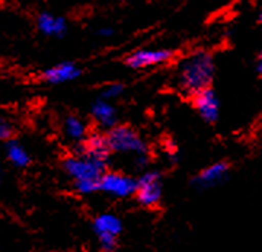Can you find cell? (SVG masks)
I'll list each match as a JSON object with an SVG mask.
<instances>
[{
    "label": "cell",
    "instance_id": "obj_1",
    "mask_svg": "<svg viewBox=\"0 0 262 252\" xmlns=\"http://www.w3.org/2000/svg\"><path fill=\"white\" fill-rule=\"evenodd\" d=\"M214 72L215 63L213 54L206 50H198L179 63L175 83L178 91L192 98L198 92L211 86Z\"/></svg>",
    "mask_w": 262,
    "mask_h": 252
},
{
    "label": "cell",
    "instance_id": "obj_2",
    "mask_svg": "<svg viewBox=\"0 0 262 252\" xmlns=\"http://www.w3.org/2000/svg\"><path fill=\"white\" fill-rule=\"evenodd\" d=\"M105 134L113 153H133L136 156L150 155L149 144L130 125L117 124Z\"/></svg>",
    "mask_w": 262,
    "mask_h": 252
},
{
    "label": "cell",
    "instance_id": "obj_3",
    "mask_svg": "<svg viewBox=\"0 0 262 252\" xmlns=\"http://www.w3.org/2000/svg\"><path fill=\"white\" fill-rule=\"evenodd\" d=\"M61 168L73 181L101 179V177L108 171V162L73 152L63 158Z\"/></svg>",
    "mask_w": 262,
    "mask_h": 252
},
{
    "label": "cell",
    "instance_id": "obj_4",
    "mask_svg": "<svg viewBox=\"0 0 262 252\" xmlns=\"http://www.w3.org/2000/svg\"><path fill=\"white\" fill-rule=\"evenodd\" d=\"M175 51L170 48H139L125 57L124 63L128 69L143 70L160 65H166L175 58Z\"/></svg>",
    "mask_w": 262,
    "mask_h": 252
},
{
    "label": "cell",
    "instance_id": "obj_5",
    "mask_svg": "<svg viewBox=\"0 0 262 252\" xmlns=\"http://www.w3.org/2000/svg\"><path fill=\"white\" fill-rule=\"evenodd\" d=\"M137 184L136 200L143 207L155 208L160 204L162 200V175L158 171H147L141 175Z\"/></svg>",
    "mask_w": 262,
    "mask_h": 252
},
{
    "label": "cell",
    "instance_id": "obj_6",
    "mask_svg": "<svg viewBox=\"0 0 262 252\" xmlns=\"http://www.w3.org/2000/svg\"><path fill=\"white\" fill-rule=\"evenodd\" d=\"M137 184L139 181L136 178L108 169L99 179V191L118 198H124L136 194Z\"/></svg>",
    "mask_w": 262,
    "mask_h": 252
},
{
    "label": "cell",
    "instance_id": "obj_7",
    "mask_svg": "<svg viewBox=\"0 0 262 252\" xmlns=\"http://www.w3.org/2000/svg\"><path fill=\"white\" fill-rule=\"evenodd\" d=\"M192 105L198 112V115L207 122V124H214L220 117V99L215 94V91L210 86L204 91L198 92L191 98Z\"/></svg>",
    "mask_w": 262,
    "mask_h": 252
},
{
    "label": "cell",
    "instance_id": "obj_8",
    "mask_svg": "<svg viewBox=\"0 0 262 252\" xmlns=\"http://www.w3.org/2000/svg\"><path fill=\"white\" fill-rule=\"evenodd\" d=\"M37 29L46 37L50 38H64L69 32V24L67 19L61 15H56L53 12L42 10L39 12L35 18Z\"/></svg>",
    "mask_w": 262,
    "mask_h": 252
},
{
    "label": "cell",
    "instance_id": "obj_9",
    "mask_svg": "<svg viewBox=\"0 0 262 252\" xmlns=\"http://www.w3.org/2000/svg\"><path fill=\"white\" fill-rule=\"evenodd\" d=\"M76 153H83L91 158L103 160L110 163V158L113 150L110 148V143L106 139V134L102 133H91L82 143L77 144V149H75Z\"/></svg>",
    "mask_w": 262,
    "mask_h": 252
},
{
    "label": "cell",
    "instance_id": "obj_10",
    "mask_svg": "<svg viewBox=\"0 0 262 252\" xmlns=\"http://www.w3.org/2000/svg\"><path fill=\"white\" fill-rule=\"evenodd\" d=\"M82 75V69L75 61H60L57 65L46 69L39 79L48 85H63L76 80Z\"/></svg>",
    "mask_w": 262,
    "mask_h": 252
},
{
    "label": "cell",
    "instance_id": "obj_11",
    "mask_svg": "<svg viewBox=\"0 0 262 252\" xmlns=\"http://www.w3.org/2000/svg\"><path fill=\"white\" fill-rule=\"evenodd\" d=\"M229 171H230V163L227 160L214 162V163L208 165L207 168L201 169L192 182L198 187H211V185L220 184L222 181H225L226 177L229 175Z\"/></svg>",
    "mask_w": 262,
    "mask_h": 252
},
{
    "label": "cell",
    "instance_id": "obj_12",
    "mask_svg": "<svg viewBox=\"0 0 262 252\" xmlns=\"http://www.w3.org/2000/svg\"><path fill=\"white\" fill-rule=\"evenodd\" d=\"M91 115H92L94 121L96 122V125L106 131L115 127L117 121H118L115 107L108 99H103V98H99L92 103Z\"/></svg>",
    "mask_w": 262,
    "mask_h": 252
},
{
    "label": "cell",
    "instance_id": "obj_13",
    "mask_svg": "<svg viewBox=\"0 0 262 252\" xmlns=\"http://www.w3.org/2000/svg\"><path fill=\"white\" fill-rule=\"evenodd\" d=\"M63 133H64L66 139L73 141L76 144L82 143L88 137V127L86 122L77 117L75 114H69L63 121Z\"/></svg>",
    "mask_w": 262,
    "mask_h": 252
},
{
    "label": "cell",
    "instance_id": "obj_14",
    "mask_svg": "<svg viewBox=\"0 0 262 252\" xmlns=\"http://www.w3.org/2000/svg\"><path fill=\"white\" fill-rule=\"evenodd\" d=\"M5 153H6V159L16 168H27L31 163L28 150L13 139L5 141Z\"/></svg>",
    "mask_w": 262,
    "mask_h": 252
},
{
    "label": "cell",
    "instance_id": "obj_15",
    "mask_svg": "<svg viewBox=\"0 0 262 252\" xmlns=\"http://www.w3.org/2000/svg\"><path fill=\"white\" fill-rule=\"evenodd\" d=\"M94 229L96 235L111 234L118 235L121 234L122 224L121 220L114 215H101L94 220Z\"/></svg>",
    "mask_w": 262,
    "mask_h": 252
},
{
    "label": "cell",
    "instance_id": "obj_16",
    "mask_svg": "<svg viewBox=\"0 0 262 252\" xmlns=\"http://www.w3.org/2000/svg\"><path fill=\"white\" fill-rule=\"evenodd\" d=\"M73 188L79 194H94L99 191V179H80L73 181Z\"/></svg>",
    "mask_w": 262,
    "mask_h": 252
},
{
    "label": "cell",
    "instance_id": "obj_17",
    "mask_svg": "<svg viewBox=\"0 0 262 252\" xmlns=\"http://www.w3.org/2000/svg\"><path fill=\"white\" fill-rule=\"evenodd\" d=\"M124 85L120 83V82H113V83L105 85L101 91V98L103 99H117L118 96H121L122 92H124Z\"/></svg>",
    "mask_w": 262,
    "mask_h": 252
},
{
    "label": "cell",
    "instance_id": "obj_18",
    "mask_svg": "<svg viewBox=\"0 0 262 252\" xmlns=\"http://www.w3.org/2000/svg\"><path fill=\"white\" fill-rule=\"evenodd\" d=\"M117 238H118L117 235H111V234L98 235L101 252H115L117 246H118V241H117Z\"/></svg>",
    "mask_w": 262,
    "mask_h": 252
},
{
    "label": "cell",
    "instance_id": "obj_19",
    "mask_svg": "<svg viewBox=\"0 0 262 252\" xmlns=\"http://www.w3.org/2000/svg\"><path fill=\"white\" fill-rule=\"evenodd\" d=\"M13 133H15V127H13L12 121L6 120L5 117H2V120H0V139L3 141L12 140Z\"/></svg>",
    "mask_w": 262,
    "mask_h": 252
},
{
    "label": "cell",
    "instance_id": "obj_20",
    "mask_svg": "<svg viewBox=\"0 0 262 252\" xmlns=\"http://www.w3.org/2000/svg\"><path fill=\"white\" fill-rule=\"evenodd\" d=\"M165 152H166V156H168L170 162H178L179 150L173 143H168L166 148H165Z\"/></svg>",
    "mask_w": 262,
    "mask_h": 252
},
{
    "label": "cell",
    "instance_id": "obj_21",
    "mask_svg": "<svg viewBox=\"0 0 262 252\" xmlns=\"http://www.w3.org/2000/svg\"><path fill=\"white\" fill-rule=\"evenodd\" d=\"M115 34V29L113 27H101L96 29V35L101 38H111Z\"/></svg>",
    "mask_w": 262,
    "mask_h": 252
},
{
    "label": "cell",
    "instance_id": "obj_22",
    "mask_svg": "<svg viewBox=\"0 0 262 252\" xmlns=\"http://www.w3.org/2000/svg\"><path fill=\"white\" fill-rule=\"evenodd\" d=\"M255 70L262 77V48L259 50V53L256 56V60H255Z\"/></svg>",
    "mask_w": 262,
    "mask_h": 252
},
{
    "label": "cell",
    "instance_id": "obj_23",
    "mask_svg": "<svg viewBox=\"0 0 262 252\" xmlns=\"http://www.w3.org/2000/svg\"><path fill=\"white\" fill-rule=\"evenodd\" d=\"M256 19H258V22H259V24H262V10L258 12V16H256Z\"/></svg>",
    "mask_w": 262,
    "mask_h": 252
}]
</instances>
